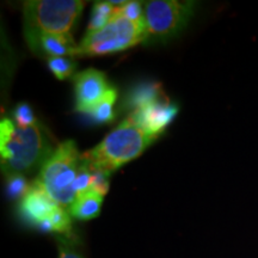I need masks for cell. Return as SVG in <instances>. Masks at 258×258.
Segmentation results:
<instances>
[{
    "label": "cell",
    "instance_id": "cell-18",
    "mask_svg": "<svg viewBox=\"0 0 258 258\" xmlns=\"http://www.w3.org/2000/svg\"><path fill=\"white\" fill-rule=\"evenodd\" d=\"M115 14L123 16L129 21L137 22V23H141V22L146 21L145 19L143 4L140 2H127L121 8H116Z\"/></svg>",
    "mask_w": 258,
    "mask_h": 258
},
{
    "label": "cell",
    "instance_id": "cell-12",
    "mask_svg": "<svg viewBox=\"0 0 258 258\" xmlns=\"http://www.w3.org/2000/svg\"><path fill=\"white\" fill-rule=\"evenodd\" d=\"M104 196L95 191H88L74 200L70 207V214L79 220H91L99 214Z\"/></svg>",
    "mask_w": 258,
    "mask_h": 258
},
{
    "label": "cell",
    "instance_id": "cell-21",
    "mask_svg": "<svg viewBox=\"0 0 258 258\" xmlns=\"http://www.w3.org/2000/svg\"><path fill=\"white\" fill-rule=\"evenodd\" d=\"M90 170H91L92 173L91 190L97 194H99V195L104 196L105 194L108 192L109 186H110V184H109V176H110V173L104 172V171L101 170L91 169V167H90Z\"/></svg>",
    "mask_w": 258,
    "mask_h": 258
},
{
    "label": "cell",
    "instance_id": "cell-3",
    "mask_svg": "<svg viewBox=\"0 0 258 258\" xmlns=\"http://www.w3.org/2000/svg\"><path fill=\"white\" fill-rule=\"evenodd\" d=\"M82 165V154L74 141L67 140L53 151L35 182L60 207H71L77 199L74 182Z\"/></svg>",
    "mask_w": 258,
    "mask_h": 258
},
{
    "label": "cell",
    "instance_id": "cell-22",
    "mask_svg": "<svg viewBox=\"0 0 258 258\" xmlns=\"http://www.w3.org/2000/svg\"><path fill=\"white\" fill-rule=\"evenodd\" d=\"M59 258H82L79 256L76 251H73L72 249H69L66 246H60V254Z\"/></svg>",
    "mask_w": 258,
    "mask_h": 258
},
{
    "label": "cell",
    "instance_id": "cell-17",
    "mask_svg": "<svg viewBox=\"0 0 258 258\" xmlns=\"http://www.w3.org/2000/svg\"><path fill=\"white\" fill-rule=\"evenodd\" d=\"M92 186V173L88 164L82 159V165L79 167L78 175H77L76 182H74V191L77 198L83 194L91 191Z\"/></svg>",
    "mask_w": 258,
    "mask_h": 258
},
{
    "label": "cell",
    "instance_id": "cell-20",
    "mask_svg": "<svg viewBox=\"0 0 258 258\" xmlns=\"http://www.w3.org/2000/svg\"><path fill=\"white\" fill-rule=\"evenodd\" d=\"M30 186L28 185L23 175H9L8 178V192L11 198H21L27 195Z\"/></svg>",
    "mask_w": 258,
    "mask_h": 258
},
{
    "label": "cell",
    "instance_id": "cell-7",
    "mask_svg": "<svg viewBox=\"0 0 258 258\" xmlns=\"http://www.w3.org/2000/svg\"><path fill=\"white\" fill-rule=\"evenodd\" d=\"M77 110L89 114L109 91L105 74L95 69L83 71L74 77Z\"/></svg>",
    "mask_w": 258,
    "mask_h": 258
},
{
    "label": "cell",
    "instance_id": "cell-11",
    "mask_svg": "<svg viewBox=\"0 0 258 258\" xmlns=\"http://www.w3.org/2000/svg\"><path fill=\"white\" fill-rule=\"evenodd\" d=\"M163 98H166V97L164 96L160 84L145 83L132 89L124 101L125 106L135 111L138 109L145 108V106L156 103Z\"/></svg>",
    "mask_w": 258,
    "mask_h": 258
},
{
    "label": "cell",
    "instance_id": "cell-2",
    "mask_svg": "<svg viewBox=\"0 0 258 258\" xmlns=\"http://www.w3.org/2000/svg\"><path fill=\"white\" fill-rule=\"evenodd\" d=\"M0 154L3 170L22 175L36 169L50 156L47 139L40 125L19 128L9 118L0 123Z\"/></svg>",
    "mask_w": 258,
    "mask_h": 258
},
{
    "label": "cell",
    "instance_id": "cell-19",
    "mask_svg": "<svg viewBox=\"0 0 258 258\" xmlns=\"http://www.w3.org/2000/svg\"><path fill=\"white\" fill-rule=\"evenodd\" d=\"M14 116L16 120V125L19 128H28L31 125L37 124L35 115L32 114L31 106L27 104V103H21L16 106Z\"/></svg>",
    "mask_w": 258,
    "mask_h": 258
},
{
    "label": "cell",
    "instance_id": "cell-9",
    "mask_svg": "<svg viewBox=\"0 0 258 258\" xmlns=\"http://www.w3.org/2000/svg\"><path fill=\"white\" fill-rule=\"evenodd\" d=\"M25 38L34 53H41L48 59L76 56L78 48L71 34H36L29 35Z\"/></svg>",
    "mask_w": 258,
    "mask_h": 258
},
{
    "label": "cell",
    "instance_id": "cell-10",
    "mask_svg": "<svg viewBox=\"0 0 258 258\" xmlns=\"http://www.w3.org/2000/svg\"><path fill=\"white\" fill-rule=\"evenodd\" d=\"M57 207L60 206H57L36 182L30 186L21 203V211L24 217L36 226L49 218Z\"/></svg>",
    "mask_w": 258,
    "mask_h": 258
},
{
    "label": "cell",
    "instance_id": "cell-4",
    "mask_svg": "<svg viewBox=\"0 0 258 258\" xmlns=\"http://www.w3.org/2000/svg\"><path fill=\"white\" fill-rule=\"evenodd\" d=\"M146 41V21L137 23L115 14L114 18L105 27L99 30L86 32L78 44L76 56L109 55L129 49Z\"/></svg>",
    "mask_w": 258,
    "mask_h": 258
},
{
    "label": "cell",
    "instance_id": "cell-1",
    "mask_svg": "<svg viewBox=\"0 0 258 258\" xmlns=\"http://www.w3.org/2000/svg\"><path fill=\"white\" fill-rule=\"evenodd\" d=\"M157 137L150 134L132 115L104 138L101 144L82 154L89 167L111 173L141 156Z\"/></svg>",
    "mask_w": 258,
    "mask_h": 258
},
{
    "label": "cell",
    "instance_id": "cell-16",
    "mask_svg": "<svg viewBox=\"0 0 258 258\" xmlns=\"http://www.w3.org/2000/svg\"><path fill=\"white\" fill-rule=\"evenodd\" d=\"M48 67L57 79L64 80L73 76L76 72L77 63L70 57H50V59H48Z\"/></svg>",
    "mask_w": 258,
    "mask_h": 258
},
{
    "label": "cell",
    "instance_id": "cell-8",
    "mask_svg": "<svg viewBox=\"0 0 258 258\" xmlns=\"http://www.w3.org/2000/svg\"><path fill=\"white\" fill-rule=\"evenodd\" d=\"M177 112L178 108L175 104H171L167 98H163L145 108L132 111L131 115L145 131L158 138L175 118Z\"/></svg>",
    "mask_w": 258,
    "mask_h": 258
},
{
    "label": "cell",
    "instance_id": "cell-5",
    "mask_svg": "<svg viewBox=\"0 0 258 258\" xmlns=\"http://www.w3.org/2000/svg\"><path fill=\"white\" fill-rule=\"evenodd\" d=\"M80 0H30L23 4L25 36L36 34H70L82 14Z\"/></svg>",
    "mask_w": 258,
    "mask_h": 258
},
{
    "label": "cell",
    "instance_id": "cell-13",
    "mask_svg": "<svg viewBox=\"0 0 258 258\" xmlns=\"http://www.w3.org/2000/svg\"><path fill=\"white\" fill-rule=\"evenodd\" d=\"M116 99H117V92L114 88H110L101 99V102L89 112L92 120L97 123H109L114 120V104Z\"/></svg>",
    "mask_w": 258,
    "mask_h": 258
},
{
    "label": "cell",
    "instance_id": "cell-6",
    "mask_svg": "<svg viewBox=\"0 0 258 258\" xmlns=\"http://www.w3.org/2000/svg\"><path fill=\"white\" fill-rule=\"evenodd\" d=\"M195 2L153 0L145 5L147 40L166 41L186 27L195 12Z\"/></svg>",
    "mask_w": 258,
    "mask_h": 258
},
{
    "label": "cell",
    "instance_id": "cell-15",
    "mask_svg": "<svg viewBox=\"0 0 258 258\" xmlns=\"http://www.w3.org/2000/svg\"><path fill=\"white\" fill-rule=\"evenodd\" d=\"M38 227L46 232H57V233L69 234L71 232V218L66 209L57 207L49 218L38 225Z\"/></svg>",
    "mask_w": 258,
    "mask_h": 258
},
{
    "label": "cell",
    "instance_id": "cell-14",
    "mask_svg": "<svg viewBox=\"0 0 258 258\" xmlns=\"http://www.w3.org/2000/svg\"><path fill=\"white\" fill-rule=\"evenodd\" d=\"M116 8L110 2H97L92 9V16L88 31H96L105 27L114 18Z\"/></svg>",
    "mask_w": 258,
    "mask_h": 258
}]
</instances>
